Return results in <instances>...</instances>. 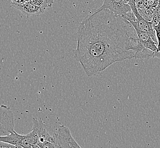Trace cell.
I'll list each match as a JSON object with an SVG mask.
<instances>
[{
  "label": "cell",
  "mask_w": 160,
  "mask_h": 148,
  "mask_svg": "<svg viewBox=\"0 0 160 148\" xmlns=\"http://www.w3.org/2000/svg\"><path fill=\"white\" fill-rule=\"evenodd\" d=\"M131 23L108 9H98L80 23L74 58L88 77L99 74L116 62L132 58H153Z\"/></svg>",
  "instance_id": "cell-1"
},
{
  "label": "cell",
  "mask_w": 160,
  "mask_h": 148,
  "mask_svg": "<svg viewBox=\"0 0 160 148\" xmlns=\"http://www.w3.org/2000/svg\"><path fill=\"white\" fill-rule=\"evenodd\" d=\"M0 141L14 145L16 148H41L38 135L34 128L27 135H20L14 131L9 135L1 136Z\"/></svg>",
  "instance_id": "cell-2"
},
{
  "label": "cell",
  "mask_w": 160,
  "mask_h": 148,
  "mask_svg": "<svg viewBox=\"0 0 160 148\" xmlns=\"http://www.w3.org/2000/svg\"><path fill=\"white\" fill-rule=\"evenodd\" d=\"M53 136L55 148H81L72 137L70 129L66 126H61Z\"/></svg>",
  "instance_id": "cell-3"
},
{
  "label": "cell",
  "mask_w": 160,
  "mask_h": 148,
  "mask_svg": "<svg viewBox=\"0 0 160 148\" xmlns=\"http://www.w3.org/2000/svg\"><path fill=\"white\" fill-rule=\"evenodd\" d=\"M14 131L13 113L9 107L0 106V137L9 135Z\"/></svg>",
  "instance_id": "cell-4"
},
{
  "label": "cell",
  "mask_w": 160,
  "mask_h": 148,
  "mask_svg": "<svg viewBox=\"0 0 160 148\" xmlns=\"http://www.w3.org/2000/svg\"><path fill=\"white\" fill-rule=\"evenodd\" d=\"M32 123V128L36 130L38 135L41 148H55L54 137L48 133L46 126L42 119L33 118Z\"/></svg>",
  "instance_id": "cell-5"
},
{
  "label": "cell",
  "mask_w": 160,
  "mask_h": 148,
  "mask_svg": "<svg viewBox=\"0 0 160 148\" xmlns=\"http://www.w3.org/2000/svg\"><path fill=\"white\" fill-rule=\"evenodd\" d=\"M99 9H108L124 17L132 11L131 7L124 3L122 0H104L103 4Z\"/></svg>",
  "instance_id": "cell-6"
},
{
  "label": "cell",
  "mask_w": 160,
  "mask_h": 148,
  "mask_svg": "<svg viewBox=\"0 0 160 148\" xmlns=\"http://www.w3.org/2000/svg\"><path fill=\"white\" fill-rule=\"evenodd\" d=\"M159 0H136L138 11L144 19L152 22L154 11L157 7Z\"/></svg>",
  "instance_id": "cell-7"
},
{
  "label": "cell",
  "mask_w": 160,
  "mask_h": 148,
  "mask_svg": "<svg viewBox=\"0 0 160 148\" xmlns=\"http://www.w3.org/2000/svg\"><path fill=\"white\" fill-rule=\"evenodd\" d=\"M12 5L15 9L21 11L27 16H38L44 13L41 9L35 6L30 1L25 2L22 4L12 3Z\"/></svg>",
  "instance_id": "cell-8"
},
{
  "label": "cell",
  "mask_w": 160,
  "mask_h": 148,
  "mask_svg": "<svg viewBox=\"0 0 160 148\" xmlns=\"http://www.w3.org/2000/svg\"><path fill=\"white\" fill-rule=\"evenodd\" d=\"M134 28L136 31L138 38L140 39L142 45L144 46L145 48L151 50L154 53L158 50L157 43L154 41L153 39L152 38L151 36L148 33L142 31L138 27Z\"/></svg>",
  "instance_id": "cell-9"
},
{
  "label": "cell",
  "mask_w": 160,
  "mask_h": 148,
  "mask_svg": "<svg viewBox=\"0 0 160 148\" xmlns=\"http://www.w3.org/2000/svg\"><path fill=\"white\" fill-rule=\"evenodd\" d=\"M160 22V0H159V2L156 7V8L154 10L153 13V17L152 21V23L153 26H156Z\"/></svg>",
  "instance_id": "cell-10"
},
{
  "label": "cell",
  "mask_w": 160,
  "mask_h": 148,
  "mask_svg": "<svg viewBox=\"0 0 160 148\" xmlns=\"http://www.w3.org/2000/svg\"><path fill=\"white\" fill-rule=\"evenodd\" d=\"M30 2L41 9L43 12L48 7H49L48 0H30Z\"/></svg>",
  "instance_id": "cell-11"
},
{
  "label": "cell",
  "mask_w": 160,
  "mask_h": 148,
  "mask_svg": "<svg viewBox=\"0 0 160 148\" xmlns=\"http://www.w3.org/2000/svg\"><path fill=\"white\" fill-rule=\"evenodd\" d=\"M154 29L156 32V34L157 39V46L158 50L157 52H160V22L156 26H154Z\"/></svg>",
  "instance_id": "cell-12"
},
{
  "label": "cell",
  "mask_w": 160,
  "mask_h": 148,
  "mask_svg": "<svg viewBox=\"0 0 160 148\" xmlns=\"http://www.w3.org/2000/svg\"><path fill=\"white\" fill-rule=\"evenodd\" d=\"M16 148V146L7 142L0 141V148Z\"/></svg>",
  "instance_id": "cell-13"
},
{
  "label": "cell",
  "mask_w": 160,
  "mask_h": 148,
  "mask_svg": "<svg viewBox=\"0 0 160 148\" xmlns=\"http://www.w3.org/2000/svg\"><path fill=\"white\" fill-rule=\"evenodd\" d=\"M12 3L14 4H22L25 2L24 0H11Z\"/></svg>",
  "instance_id": "cell-14"
},
{
  "label": "cell",
  "mask_w": 160,
  "mask_h": 148,
  "mask_svg": "<svg viewBox=\"0 0 160 148\" xmlns=\"http://www.w3.org/2000/svg\"><path fill=\"white\" fill-rule=\"evenodd\" d=\"M48 7H51L52 4L54 3V0H48Z\"/></svg>",
  "instance_id": "cell-15"
},
{
  "label": "cell",
  "mask_w": 160,
  "mask_h": 148,
  "mask_svg": "<svg viewBox=\"0 0 160 148\" xmlns=\"http://www.w3.org/2000/svg\"><path fill=\"white\" fill-rule=\"evenodd\" d=\"M30 1V0H24L25 2H28V1Z\"/></svg>",
  "instance_id": "cell-16"
}]
</instances>
